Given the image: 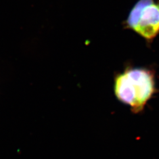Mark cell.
<instances>
[{"instance_id":"cell-1","label":"cell","mask_w":159,"mask_h":159,"mask_svg":"<svg viewBox=\"0 0 159 159\" xmlns=\"http://www.w3.org/2000/svg\"><path fill=\"white\" fill-rule=\"evenodd\" d=\"M114 91L120 102L131 108L132 112L142 111L156 93L153 71L142 67H129L116 75Z\"/></svg>"},{"instance_id":"cell-2","label":"cell","mask_w":159,"mask_h":159,"mask_svg":"<svg viewBox=\"0 0 159 159\" xmlns=\"http://www.w3.org/2000/svg\"><path fill=\"white\" fill-rule=\"evenodd\" d=\"M125 23L127 27L152 42L159 34V2L139 0L131 8Z\"/></svg>"}]
</instances>
